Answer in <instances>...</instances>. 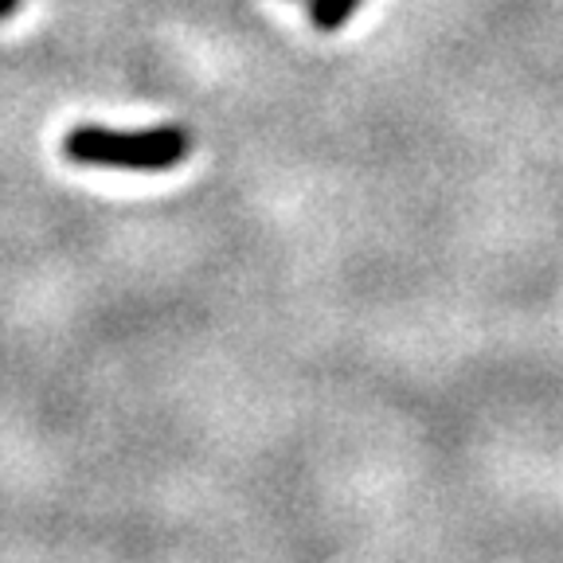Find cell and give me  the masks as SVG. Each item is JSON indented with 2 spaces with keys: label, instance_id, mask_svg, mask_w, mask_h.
I'll list each match as a JSON object with an SVG mask.
<instances>
[{
  "label": "cell",
  "instance_id": "3957f363",
  "mask_svg": "<svg viewBox=\"0 0 563 563\" xmlns=\"http://www.w3.org/2000/svg\"><path fill=\"white\" fill-rule=\"evenodd\" d=\"M20 4H24V0H0V20L16 16V12H20Z\"/></svg>",
  "mask_w": 563,
  "mask_h": 563
},
{
  "label": "cell",
  "instance_id": "6da1fadb",
  "mask_svg": "<svg viewBox=\"0 0 563 563\" xmlns=\"http://www.w3.org/2000/svg\"><path fill=\"white\" fill-rule=\"evenodd\" d=\"M63 153L75 165L122 168V173H165L192 153V130L180 122L153 125V130H106V125H75L63 137Z\"/></svg>",
  "mask_w": 563,
  "mask_h": 563
},
{
  "label": "cell",
  "instance_id": "7a4b0ae2",
  "mask_svg": "<svg viewBox=\"0 0 563 563\" xmlns=\"http://www.w3.org/2000/svg\"><path fill=\"white\" fill-rule=\"evenodd\" d=\"M361 4L364 0H306V12H309V24L329 35L349 24V20L361 12Z\"/></svg>",
  "mask_w": 563,
  "mask_h": 563
}]
</instances>
